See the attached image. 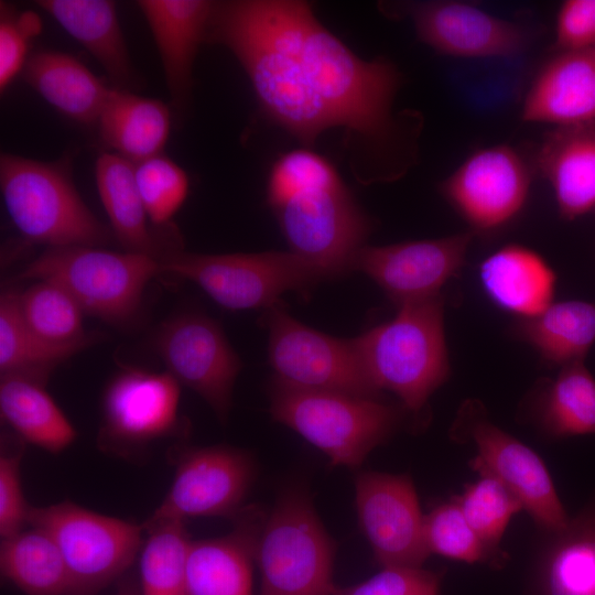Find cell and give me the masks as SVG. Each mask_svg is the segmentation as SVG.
I'll return each mask as SVG.
<instances>
[{
	"label": "cell",
	"instance_id": "cell-40",
	"mask_svg": "<svg viewBox=\"0 0 595 595\" xmlns=\"http://www.w3.org/2000/svg\"><path fill=\"white\" fill-rule=\"evenodd\" d=\"M441 574L422 567L386 566L351 586H335L332 595H439Z\"/></svg>",
	"mask_w": 595,
	"mask_h": 595
},
{
	"label": "cell",
	"instance_id": "cell-11",
	"mask_svg": "<svg viewBox=\"0 0 595 595\" xmlns=\"http://www.w3.org/2000/svg\"><path fill=\"white\" fill-rule=\"evenodd\" d=\"M180 383L167 371L125 368L105 388L101 450L128 456L180 428Z\"/></svg>",
	"mask_w": 595,
	"mask_h": 595
},
{
	"label": "cell",
	"instance_id": "cell-19",
	"mask_svg": "<svg viewBox=\"0 0 595 595\" xmlns=\"http://www.w3.org/2000/svg\"><path fill=\"white\" fill-rule=\"evenodd\" d=\"M267 512L247 506L235 529L220 538L190 542L186 595H252L256 550Z\"/></svg>",
	"mask_w": 595,
	"mask_h": 595
},
{
	"label": "cell",
	"instance_id": "cell-18",
	"mask_svg": "<svg viewBox=\"0 0 595 595\" xmlns=\"http://www.w3.org/2000/svg\"><path fill=\"white\" fill-rule=\"evenodd\" d=\"M419 39L434 51L462 58H502L520 54L527 32L517 23L462 1H428L409 7Z\"/></svg>",
	"mask_w": 595,
	"mask_h": 595
},
{
	"label": "cell",
	"instance_id": "cell-16",
	"mask_svg": "<svg viewBox=\"0 0 595 595\" xmlns=\"http://www.w3.org/2000/svg\"><path fill=\"white\" fill-rule=\"evenodd\" d=\"M473 235L364 246L355 255L351 270L371 278L398 306L435 296L464 267Z\"/></svg>",
	"mask_w": 595,
	"mask_h": 595
},
{
	"label": "cell",
	"instance_id": "cell-42",
	"mask_svg": "<svg viewBox=\"0 0 595 595\" xmlns=\"http://www.w3.org/2000/svg\"><path fill=\"white\" fill-rule=\"evenodd\" d=\"M555 41L561 51L595 48V0H566L558 12Z\"/></svg>",
	"mask_w": 595,
	"mask_h": 595
},
{
	"label": "cell",
	"instance_id": "cell-22",
	"mask_svg": "<svg viewBox=\"0 0 595 595\" xmlns=\"http://www.w3.org/2000/svg\"><path fill=\"white\" fill-rule=\"evenodd\" d=\"M537 162L562 218L595 212V123L554 128L539 148Z\"/></svg>",
	"mask_w": 595,
	"mask_h": 595
},
{
	"label": "cell",
	"instance_id": "cell-7",
	"mask_svg": "<svg viewBox=\"0 0 595 595\" xmlns=\"http://www.w3.org/2000/svg\"><path fill=\"white\" fill-rule=\"evenodd\" d=\"M161 270L197 284L220 306L237 311L266 310L286 291H307L334 279L322 266L294 252L204 255L169 251Z\"/></svg>",
	"mask_w": 595,
	"mask_h": 595
},
{
	"label": "cell",
	"instance_id": "cell-6",
	"mask_svg": "<svg viewBox=\"0 0 595 595\" xmlns=\"http://www.w3.org/2000/svg\"><path fill=\"white\" fill-rule=\"evenodd\" d=\"M0 186L15 228L48 248L99 247L108 229L82 199L66 170L56 164L3 153Z\"/></svg>",
	"mask_w": 595,
	"mask_h": 595
},
{
	"label": "cell",
	"instance_id": "cell-12",
	"mask_svg": "<svg viewBox=\"0 0 595 595\" xmlns=\"http://www.w3.org/2000/svg\"><path fill=\"white\" fill-rule=\"evenodd\" d=\"M154 347L166 371L225 422L241 361L218 323L195 312L174 315L160 326Z\"/></svg>",
	"mask_w": 595,
	"mask_h": 595
},
{
	"label": "cell",
	"instance_id": "cell-5",
	"mask_svg": "<svg viewBox=\"0 0 595 595\" xmlns=\"http://www.w3.org/2000/svg\"><path fill=\"white\" fill-rule=\"evenodd\" d=\"M162 272L160 259L100 247L47 248L14 278L50 281L64 289L84 313L122 325L138 314L149 281Z\"/></svg>",
	"mask_w": 595,
	"mask_h": 595
},
{
	"label": "cell",
	"instance_id": "cell-21",
	"mask_svg": "<svg viewBox=\"0 0 595 595\" xmlns=\"http://www.w3.org/2000/svg\"><path fill=\"white\" fill-rule=\"evenodd\" d=\"M158 47L164 78L175 108L187 106L193 63L207 31L215 2L206 0H140Z\"/></svg>",
	"mask_w": 595,
	"mask_h": 595
},
{
	"label": "cell",
	"instance_id": "cell-41",
	"mask_svg": "<svg viewBox=\"0 0 595 595\" xmlns=\"http://www.w3.org/2000/svg\"><path fill=\"white\" fill-rule=\"evenodd\" d=\"M22 450L2 446L0 455V536L1 539L24 529L31 506L24 499L21 465Z\"/></svg>",
	"mask_w": 595,
	"mask_h": 595
},
{
	"label": "cell",
	"instance_id": "cell-45",
	"mask_svg": "<svg viewBox=\"0 0 595 595\" xmlns=\"http://www.w3.org/2000/svg\"><path fill=\"white\" fill-rule=\"evenodd\" d=\"M595 213V212H594Z\"/></svg>",
	"mask_w": 595,
	"mask_h": 595
},
{
	"label": "cell",
	"instance_id": "cell-38",
	"mask_svg": "<svg viewBox=\"0 0 595 595\" xmlns=\"http://www.w3.org/2000/svg\"><path fill=\"white\" fill-rule=\"evenodd\" d=\"M134 176L149 220L156 226L169 224L188 193L185 171L159 154L136 163Z\"/></svg>",
	"mask_w": 595,
	"mask_h": 595
},
{
	"label": "cell",
	"instance_id": "cell-34",
	"mask_svg": "<svg viewBox=\"0 0 595 595\" xmlns=\"http://www.w3.org/2000/svg\"><path fill=\"white\" fill-rule=\"evenodd\" d=\"M140 555L142 595H186L191 540L182 520H147Z\"/></svg>",
	"mask_w": 595,
	"mask_h": 595
},
{
	"label": "cell",
	"instance_id": "cell-14",
	"mask_svg": "<svg viewBox=\"0 0 595 595\" xmlns=\"http://www.w3.org/2000/svg\"><path fill=\"white\" fill-rule=\"evenodd\" d=\"M531 173L521 154L505 144L474 151L441 184V193L476 231L510 223L524 207Z\"/></svg>",
	"mask_w": 595,
	"mask_h": 595
},
{
	"label": "cell",
	"instance_id": "cell-26",
	"mask_svg": "<svg viewBox=\"0 0 595 595\" xmlns=\"http://www.w3.org/2000/svg\"><path fill=\"white\" fill-rule=\"evenodd\" d=\"M23 75L44 100L83 125L98 122L111 90L78 60L55 51L33 54Z\"/></svg>",
	"mask_w": 595,
	"mask_h": 595
},
{
	"label": "cell",
	"instance_id": "cell-44",
	"mask_svg": "<svg viewBox=\"0 0 595 595\" xmlns=\"http://www.w3.org/2000/svg\"><path fill=\"white\" fill-rule=\"evenodd\" d=\"M595 50V48H594Z\"/></svg>",
	"mask_w": 595,
	"mask_h": 595
},
{
	"label": "cell",
	"instance_id": "cell-28",
	"mask_svg": "<svg viewBox=\"0 0 595 595\" xmlns=\"http://www.w3.org/2000/svg\"><path fill=\"white\" fill-rule=\"evenodd\" d=\"M93 331L83 339L58 344L33 332L23 321L17 291L6 290L0 298V372L45 385L52 371L78 353L102 340Z\"/></svg>",
	"mask_w": 595,
	"mask_h": 595
},
{
	"label": "cell",
	"instance_id": "cell-33",
	"mask_svg": "<svg viewBox=\"0 0 595 595\" xmlns=\"http://www.w3.org/2000/svg\"><path fill=\"white\" fill-rule=\"evenodd\" d=\"M537 415L552 437L595 433V378L584 361L563 366L547 383L538 400Z\"/></svg>",
	"mask_w": 595,
	"mask_h": 595
},
{
	"label": "cell",
	"instance_id": "cell-13",
	"mask_svg": "<svg viewBox=\"0 0 595 595\" xmlns=\"http://www.w3.org/2000/svg\"><path fill=\"white\" fill-rule=\"evenodd\" d=\"M255 476L253 461L241 450L226 445L184 448L177 454L172 485L149 520L235 518Z\"/></svg>",
	"mask_w": 595,
	"mask_h": 595
},
{
	"label": "cell",
	"instance_id": "cell-37",
	"mask_svg": "<svg viewBox=\"0 0 595 595\" xmlns=\"http://www.w3.org/2000/svg\"><path fill=\"white\" fill-rule=\"evenodd\" d=\"M424 540L428 551L465 563H500L472 529L454 499L424 515Z\"/></svg>",
	"mask_w": 595,
	"mask_h": 595
},
{
	"label": "cell",
	"instance_id": "cell-27",
	"mask_svg": "<svg viewBox=\"0 0 595 595\" xmlns=\"http://www.w3.org/2000/svg\"><path fill=\"white\" fill-rule=\"evenodd\" d=\"M98 125L104 143L136 164L162 154L170 136L171 112L158 99L113 87Z\"/></svg>",
	"mask_w": 595,
	"mask_h": 595
},
{
	"label": "cell",
	"instance_id": "cell-17",
	"mask_svg": "<svg viewBox=\"0 0 595 595\" xmlns=\"http://www.w3.org/2000/svg\"><path fill=\"white\" fill-rule=\"evenodd\" d=\"M477 454L469 467L501 482L547 533L563 529L570 517L541 457L521 441L487 419H467Z\"/></svg>",
	"mask_w": 595,
	"mask_h": 595
},
{
	"label": "cell",
	"instance_id": "cell-2",
	"mask_svg": "<svg viewBox=\"0 0 595 595\" xmlns=\"http://www.w3.org/2000/svg\"><path fill=\"white\" fill-rule=\"evenodd\" d=\"M267 201L292 252L334 278L351 271L370 223L325 156L307 148L281 154L269 173Z\"/></svg>",
	"mask_w": 595,
	"mask_h": 595
},
{
	"label": "cell",
	"instance_id": "cell-15",
	"mask_svg": "<svg viewBox=\"0 0 595 595\" xmlns=\"http://www.w3.org/2000/svg\"><path fill=\"white\" fill-rule=\"evenodd\" d=\"M355 504L359 526L382 567H422L430 555L424 540V515L409 476L359 473Z\"/></svg>",
	"mask_w": 595,
	"mask_h": 595
},
{
	"label": "cell",
	"instance_id": "cell-20",
	"mask_svg": "<svg viewBox=\"0 0 595 595\" xmlns=\"http://www.w3.org/2000/svg\"><path fill=\"white\" fill-rule=\"evenodd\" d=\"M521 118L555 128L595 123V50L551 58L528 89Z\"/></svg>",
	"mask_w": 595,
	"mask_h": 595
},
{
	"label": "cell",
	"instance_id": "cell-30",
	"mask_svg": "<svg viewBox=\"0 0 595 595\" xmlns=\"http://www.w3.org/2000/svg\"><path fill=\"white\" fill-rule=\"evenodd\" d=\"M513 332L551 365L584 361L595 343V303H552L537 316L519 318Z\"/></svg>",
	"mask_w": 595,
	"mask_h": 595
},
{
	"label": "cell",
	"instance_id": "cell-9",
	"mask_svg": "<svg viewBox=\"0 0 595 595\" xmlns=\"http://www.w3.org/2000/svg\"><path fill=\"white\" fill-rule=\"evenodd\" d=\"M28 524L44 529L56 542L71 575V595H94L125 572L144 529L71 501L31 507Z\"/></svg>",
	"mask_w": 595,
	"mask_h": 595
},
{
	"label": "cell",
	"instance_id": "cell-39",
	"mask_svg": "<svg viewBox=\"0 0 595 595\" xmlns=\"http://www.w3.org/2000/svg\"><path fill=\"white\" fill-rule=\"evenodd\" d=\"M42 31L41 18L33 11L13 12L1 4L0 90L3 93L24 68L31 41Z\"/></svg>",
	"mask_w": 595,
	"mask_h": 595
},
{
	"label": "cell",
	"instance_id": "cell-24",
	"mask_svg": "<svg viewBox=\"0 0 595 595\" xmlns=\"http://www.w3.org/2000/svg\"><path fill=\"white\" fill-rule=\"evenodd\" d=\"M36 4L97 60L115 88L129 90L136 87L137 75L120 29L115 2L40 0Z\"/></svg>",
	"mask_w": 595,
	"mask_h": 595
},
{
	"label": "cell",
	"instance_id": "cell-1",
	"mask_svg": "<svg viewBox=\"0 0 595 595\" xmlns=\"http://www.w3.org/2000/svg\"><path fill=\"white\" fill-rule=\"evenodd\" d=\"M207 36L232 52L262 110L300 141L337 127L371 139L391 129L398 69L357 56L309 3L215 2Z\"/></svg>",
	"mask_w": 595,
	"mask_h": 595
},
{
	"label": "cell",
	"instance_id": "cell-35",
	"mask_svg": "<svg viewBox=\"0 0 595 595\" xmlns=\"http://www.w3.org/2000/svg\"><path fill=\"white\" fill-rule=\"evenodd\" d=\"M17 302L25 324L50 342L74 343L90 333L83 327L82 307L53 282L41 280L17 292Z\"/></svg>",
	"mask_w": 595,
	"mask_h": 595
},
{
	"label": "cell",
	"instance_id": "cell-31",
	"mask_svg": "<svg viewBox=\"0 0 595 595\" xmlns=\"http://www.w3.org/2000/svg\"><path fill=\"white\" fill-rule=\"evenodd\" d=\"M2 420L23 441L60 453L76 439V431L45 391L44 385L17 376H1Z\"/></svg>",
	"mask_w": 595,
	"mask_h": 595
},
{
	"label": "cell",
	"instance_id": "cell-43",
	"mask_svg": "<svg viewBox=\"0 0 595 595\" xmlns=\"http://www.w3.org/2000/svg\"><path fill=\"white\" fill-rule=\"evenodd\" d=\"M117 595H139L138 591L134 589L131 585H125Z\"/></svg>",
	"mask_w": 595,
	"mask_h": 595
},
{
	"label": "cell",
	"instance_id": "cell-32",
	"mask_svg": "<svg viewBox=\"0 0 595 595\" xmlns=\"http://www.w3.org/2000/svg\"><path fill=\"white\" fill-rule=\"evenodd\" d=\"M2 575L29 595H71V575L54 539L31 526L3 538L0 547Z\"/></svg>",
	"mask_w": 595,
	"mask_h": 595
},
{
	"label": "cell",
	"instance_id": "cell-25",
	"mask_svg": "<svg viewBox=\"0 0 595 595\" xmlns=\"http://www.w3.org/2000/svg\"><path fill=\"white\" fill-rule=\"evenodd\" d=\"M548 534L534 569L536 594L595 595V504Z\"/></svg>",
	"mask_w": 595,
	"mask_h": 595
},
{
	"label": "cell",
	"instance_id": "cell-3",
	"mask_svg": "<svg viewBox=\"0 0 595 595\" xmlns=\"http://www.w3.org/2000/svg\"><path fill=\"white\" fill-rule=\"evenodd\" d=\"M389 322L355 338L375 385L393 392L401 405L419 414L450 376L441 294L404 303Z\"/></svg>",
	"mask_w": 595,
	"mask_h": 595
},
{
	"label": "cell",
	"instance_id": "cell-8",
	"mask_svg": "<svg viewBox=\"0 0 595 595\" xmlns=\"http://www.w3.org/2000/svg\"><path fill=\"white\" fill-rule=\"evenodd\" d=\"M335 549L309 495L299 488L283 493L257 544L259 595H332Z\"/></svg>",
	"mask_w": 595,
	"mask_h": 595
},
{
	"label": "cell",
	"instance_id": "cell-23",
	"mask_svg": "<svg viewBox=\"0 0 595 595\" xmlns=\"http://www.w3.org/2000/svg\"><path fill=\"white\" fill-rule=\"evenodd\" d=\"M479 281L494 305L520 318H529L553 303L556 275L538 252L511 244L483 260Z\"/></svg>",
	"mask_w": 595,
	"mask_h": 595
},
{
	"label": "cell",
	"instance_id": "cell-36",
	"mask_svg": "<svg viewBox=\"0 0 595 595\" xmlns=\"http://www.w3.org/2000/svg\"><path fill=\"white\" fill-rule=\"evenodd\" d=\"M453 499L472 529L501 564L504 554L499 544L511 518L523 510L520 500L501 482L486 475H479Z\"/></svg>",
	"mask_w": 595,
	"mask_h": 595
},
{
	"label": "cell",
	"instance_id": "cell-4",
	"mask_svg": "<svg viewBox=\"0 0 595 595\" xmlns=\"http://www.w3.org/2000/svg\"><path fill=\"white\" fill-rule=\"evenodd\" d=\"M403 407L381 398L302 389L273 378L270 413L322 451L332 466L359 467L399 425Z\"/></svg>",
	"mask_w": 595,
	"mask_h": 595
},
{
	"label": "cell",
	"instance_id": "cell-29",
	"mask_svg": "<svg viewBox=\"0 0 595 595\" xmlns=\"http://www.w3.org/2000/svg\"><path fill=\"white\" fill-rule=\"evenodd\" d=\"M95 176L112 232L126 251L162 257L136 182L134 163L113 153L98 156Z\"/></svg>",
	"mask_w": 595,
	"mask_h": 595
},
{
	"label": "cell",
	"instance_id": "cell-10",
	"mask_svg": "<svg viewBox=\"0 0 595 595\" xmlns=\"http://www.w3.org/2000/svg\"><path fill=\"white\" fill-rule=\"evenodd\" d=\"M269 361L275 379L302 389L381 398L361 361L355 339H340L290 316L280 304L266 310Z\"/></svg>",
	"mask_w": 595,
	"mask_h": 595
}]
</instances>
